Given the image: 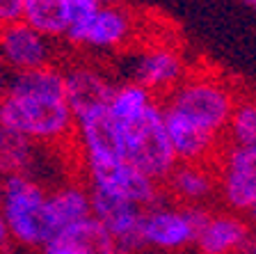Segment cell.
Segmentation results:
<instances>
[{
	"label": "cell",
	"mask_w": 256,
	"mask_h": 254,
	"mask_svg": "<svg viewBox=\"0 0 256 254\" xmlns=\"http://www.w3.org/2000/svg\"><path fill=\"white\" fill-rule=\"evenodd\" d=\"M0 126L44 147H69L74 112L64 94L62 64L12 74L0 103Z\"/></svg>",
	"instance_id": "cell-1"
},
{
	"label": "cell",
	"mask_w": 256,
	"mask_h": 254,
	"mask_svg": "<svg viewBox=\"0 0 256 254\" xmlns=\"http://www.w3.org/2000/svg\"><path fill=\"white\" fill-rule=\"evenodd\" d=\"M236 99L238 92L224 76L215 71H190L176 90L160 99V103L190 124L224 140Z\"/></svg>",
	"instance_id": "cell-2"
},
{
	"label": "cell",
	"mask_w": 256,
	"mask_h": 254,
	"mask_svg": "<svg viewBox=\"0 0 256 254\" xmlns=\"http://www.w3.org/2000/svg\"><path fill=\"white\" fill-rule=\"evenodd\" d=\"M0 215L10 229L12 243L21 247L42 249L58 231L48 206V188L28 176L2 179Z\"/></svg>",
	"instance_id": "cell-3"
},
{
	"label": "cell",
	"mask_w": 256,
	"mask_h": 254,
	"mask_svg": "<svg viewBox=\"0 0 256 254\" xmlns=\"http://www.w3.org/2000/svg\"><path fill=\"white\" fill-rule=\"evenodd\" d=\"M117 131L122 158L162 185V181L170 176L178 160L167 138L160 99H156L151 106H146L135 117L117 124Z\"/></svg>",
	"instance_id": "cell-4"
},
{
	"label": "cell",
	"mask_w": 256,
	"mask_h": 254,
	"mask_svg": "<svg viewBox=\"0 0 256 254\" xmlns=\"http://www.w3.org/2000/svg\"><path fill=\"white\" fill-rule=\"evenodd\" d=\"M117 74L122 80L135 83L151 92L156 99H165L172 90H176L186 80L190 67L181 48L160 42L122 53L117 62Z\"/></svg>",
	"instance_id": "cell-5"
},
{
	"label": "cell",
	"mask_w": 256,
	"mask_h": 254,
	"mask_svg": "<svg viewBox=\"0 0 256 254\" xmlns=\"http://www.w3.org/2000/svg\"><path fill=\"white\" fill-rule=\"evenodd\" d=\"M208 206H183L170 199L158 201L142 213L144 252L183 254L194 245L202 224L206 222Z\"/></svg>",
	"instance_id": "cell-6"
},
{
	"label": "cell",
	"mask_w": 256,
	"mask_h": 254,
	"mask_svg": "<svg viewBox=\"0 0 256 254\" xmlns=\"http://www.w3.org/2000/svg\"><path fill=\"white\" fill-rule=\"evenodd\" d=\"M218 176V199L222 208L256 224V147L222 144L213 158Z\"/></svg>",
	"instance_id": "cell-7"
},
{
	"label": "cell",
	"mask_w": 256,
	"mask_h": 254,
	"mask_svg": "<svg viewBox=\"0 0 256 254\" xmlns=\"http://www.w3.org/2000/svg\"><path fill=\"white\" fill-rule=\"evenodd\" d=\"M135 37V14L126 5H101L85 19L71 21L64 42L74 51L119 53Z\"/></svg>",
	"instance_id": "cell-8"
},
{
	"label": "cell",
	"mask_w": 256,
	"mask_h": 254,
	"mask_svg": "<svg viewBox=\"0 0 256 254\" xmlns=\"http://www.w3.org/2000/svg\"><path fill=\"white\" fill-rule=\"evenodd\" d=\"M50 64H58L55 42L39 35L23 21L0 26V69L7 76L44 69Z\"/></svg>",
	"instance_id": "cell-9"
},
{
	"label": "cell",
	"mask_w": 256,
	"mask_h": 254,
	"mask_svg": "<svg viewBox=\"0 0 256 254\" xmlns=\"http://www.w3.org/2000/svg\"><path fill=\"white\" fill-rule=\"evenodd\" d=\"M92 217L106 227L119 254H144L142 213L138 204L103 190H90Z\"/></svg>",
	"instance_id": "cell-10"
},
{
	"label": "cell",
	"mask_w": 256,
	"mask_h": 254,
	"mask_svg": "<svg viewBox=\"0 0 256 254\" xmlns=\"http://www.w3.org/2000/svg\"><path fill=\"white\" fill-rule=\"evenodd\" d=\"M82 181L90 190H103L124 197V199L138 204L140 208H151L165 199L162 185L142 174L138 167L128 165L126 160H117L106 167L87 169L82 172Z\"/></svg>",
	"instance_id": "cell-11"
},
{
	"label": "cell",
	"mask_w": 256,
	"mask_h": 254,
	"mask_svg": "<svg viewBox=\"0 0 256 254\" xmlns=\"http://www.w3.org/2000/svg\"><path fill=\"white\" fill-rule=\"evenodd\" d=\"M62 74L64 94H66V103H69L74 117L96 110V108H106L112 96V90L117 85V80L103 67L90 62V60H74V62L64 64Z\"/></svg>",
	"instance_id": "cell-12"
},
{
	"label": "cell",
	"mask_w": 256,
	"mask_h": 254,
	"mask_svg": "<svg viewBox=\"0 0 256 254\" xmlns=\"http://www.w3.org/2000/svg\"><path fill=\"white\" fill-rule=\"evenodd\" d=\"M50 151L53 147H44L23 138L21 133L0 126V176H28L46 185L50 179ZM48 188V185H46Z\"/></svg>",
	"instance_id": "cell-13"
},
{
	"label": "cell",
	"mask_w": 256,
	"mask_h": 254,
	"mask_svg": "<svg viewBox=\"0 0 256 254\" xmlns=\"http://www.w3.org/2000/svg\"><path fill=\"white\" fill-rule=\"evenodd\" d=\"M252 224L226 208H210L192 247L197 254H245Z\"/></svg>",
	"instance_id": "cell-14"
},
{
	"label": "cell",
	"mask_w": 256,
	"mask_h": 254,
	"mask_svg": "<svg viewBox=\"0 0 256 254\" xmlns=\"http://www.w3.org/2000/svg\"><path fill=\"white\" fill-rule=\"evenodd\" d=\"M162 192L174 204L208 206L218 199V176L213 163H176L162 181Z\"/></svg>",
	"instance_id": "cell-15"
},
{
	"label": "cell",
	"mask_w": 256,
	"mask_h": 254,
	"mask_svg": "<svg viewBox=\"0 0 256 254\" xmlns=\"http://www.w3.org/2000/svg\"><path fill=\"white\" fill-rule=\"evenodd\" d=\"M162 119H165L167 138H170L178 163H213V158L224 144L222 138L194 126L167 108H162Z\"/></svg>",
	"instance_id": "cell-16"
},
{
	"label": "cell",
	"mask_w": 256,
	"mask_h": 254,
	"mask_svg": "<svg viewBox=\"0 0 256 254\" xmlns=\"http://www.w3.org/2000/svg\"><path fill=\"white\" fill-rule=\"evenodd\" d=\"M42 254H119L112 236L106 231L98 220L85 217L80 222L60 227L46 245L39 249Z\"/></svg>",
	"instance_id": "cell-17"
},
{
	"label": "cell",
	"mask_w": 256,
	"mask_h": 254,
	"mask_svg": "<svg viewBox=\"0 0 256 254\" xmlns=\"http://www.w3.org/2000/svg\"><path fill=\"white\" fill-rule=\"evenodd\" d=\"M21 21L50 42H60L71 23L69 0H23Z\"/></svg>",
	"instance_id": "cell-18"
},
{
	"label": "cell",
	"mask_w": 256,
	"mask_h": 254,
	"mask_svg": "<svg viewBox=\"0 0 256 254\" xmlns=\"http://www.w3.org/2000/svg\"><path fill=\"white\" fill-rule=\"evenodd\" d=\"M48 206L58 229L80 222L92 215L90 188L85 185V181H62L55 188H48Z\"/></svg>",
	"instance_id": "cell-19"
},
{
	"label": "cell",
	"mask_w": 256,
	"mask_h": 254,
	"mask_svg": "<svg viewBox=\"0 0 256 254\" xmlns=\"http://www.w3.org/2000/svg\"><path fill=\"white\" fill-rule=\"evenodd\" d=\"M224 144L256 147V94H238L224 131Z\"/></svg>",
	"instance_id": "cell-20"
},
{
	"label": "cell",
	"mask_w": 256,
	"mask_h": 254,
	"mask_svg": "<svg viewBox=\"0 0 256 254\" xmlns=\"http://www.w3.org/2000/svg\"><path fill=\"white\" fill-rule=\"evenodd\" d=\"M23 0H0V26L21 21Z\"/></svg>",
	"instance_id": "cell-21"
},
{
	"label": "cell",
	"mask_w": 256,
	"mask_h": 254,
	"mask_svg": "<svg viewBox=\"0 0 256 254\" xmlns=\"http://www.w3.org/2000/svg\"><path fill=\"white\" fill-rule=\"evenodd\" d=\"M98 0H69V10H71V21H78V19H85L92 12L98 10ZM71 26V23H69Z\"/></svg>",
	"instance_id": "cell-22"
},
{
	"label": "cell",
	"mask_w": 256,
	"mask_h": 254,
	"mask_svg": "<svg viewBox=\"0 0 256 254\" xmlns=\"http://www.w3.org/2000/svg\"><path fill=\"white\" fill-rule=\"evenodd\" d=\"M12 236H10V229H7L5 220H2V215H0V254H7L12 249Z\"/></svg>",
	"instance_id": "cell-23"
},
{
	"label": "cell",
	"mask_w": 256,
	"mask_h": 254,
	"mask_svg": "<svg viewBox=\"0 0 256 254\" xmlns=\"http://www.w3.org/2000/svg\"><path fill=\"white\" fill-rule=\"evenodd\" d=\"M7 78H10V76L0 69V103H2V99H5V94H7Z\"/></svg>",
	"instance_id": "cell-24"
},
{
	"label": "cell",
	"mask_w": 256,
	"mask_h": 254,
	"mask_svg": "<svg viewBox=\"0 0 256 254\" xmlns=\"http://www.w3.org/2000/svg\"><path fill=\"white\" fill-rule=\"evenodd\" d=\"M245 254H256V224L252 227V236H250V243H247V252Z\"/></svg>",
	"instance_id": "cell-25"
},
{
	"label": "cell",
	"mask_w": 256,
	"mask_h": 254,
	"mask_svg": "<svg viewBox=\"0 0 256 254\" xmlns=\"http://www.w3.org/2000/svg\"><path fill=\"white\" fill-rule=\"evenodd\" d=\"M126 0H98V5H124Z\"/></svg>",
	"instance_id": "cell-26"
},
{
	"label": "cell",
	"mask_w": 256,
	"mask_h": 254,
	"mask_svg": "<svg viewBox=\"0 0 256 254\" xmlns=\"http://www.w3.org/2000/svg\"><path fill=\"white\" fill-rule=\"evenodd\" d=\"M240 3H245V5H250V7H254L256 10V0H240Z\"/></svg>",
	"instance_id": "cell-27"
},
{
	"label": "cell",
	"mask_w": 256,
	"mask_h": 254,
	"mask_svg": "<svg viewBox=\"0 0 256 254\" xmlns=\"http://www.w3.org/2000/svg\"><path fill=\"white\" fill-rule=\"evenodd\" d=\"M0 201H2V176H0Z\"/></svg>",
	"instance_id": "cell-28"
},
{
	"label": "cell",
	"mask_w": 256,
	"mask_h": 254,
	"mask_svg": "<svg viewBox=\"0 0 256 254\" xmlns=\"http://www.w3.org/2000/svg\"><path fill=\"white\" fill-rule=\"evenodd\" d=\"M144 254H149V252H144Z\"/></svg>",
	"instance_id": "cell-29"
}]
</instances>
